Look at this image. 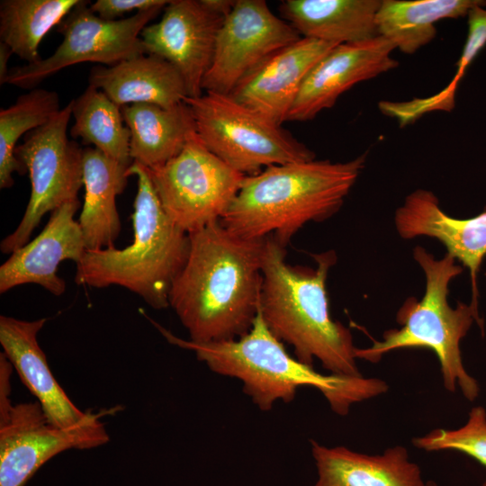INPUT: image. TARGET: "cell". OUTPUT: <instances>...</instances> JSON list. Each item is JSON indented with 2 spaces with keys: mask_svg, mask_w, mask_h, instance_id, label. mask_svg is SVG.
<instances>
[{
  "mask_svg": "<svg viewBox=\"0 0 486 486\" xmlns=\"http://www.w3.org/2000/svg\"><path fill=\"white\" fill-rule=\"evenodd\" d=\"M395 227L403 238L419 236L440 241L449 255L470 270L473 290L472 304H476V275L486 256V211L468 219L447 215L438 198L430 191L410 193L394 216Z\"/></svg>",
  "mask_w": 486,
  "mask_h": 486,
  "instance_id": "cell-18",
  "label": "cell"
},
{
  "mask_svg": "<svg viewBox=\"0 0 486 486\" xmlns=\"http://www.w3.org/2000/svg\"><path fill=\"white\" fill-rule=\"evenodd\" d=\"M166 0H97L89 5L90 9L99 17L116 21L130 12L146 11L158 7H166Z\"/></svg>",
  "mask_w": 486,
  "mask_h": 486,
  "instance_id": "cell-30",
  "label": "cell"
},
{
  "mask_svg": "<svg viewBox=\"0 0 486 486\" xmlns=\"http://www.w3.org/2000/svg\"><path fill=\"white\" fill-rule=\"evenodd\" d=\"M205 147L232 169L252 176L266 167L308 161L315 154L262 114L230 95L205 92L184 100Z\"/></svg>",
  "mask_w": 486,
  "mask_h": 486,
  "instance_id": "cell-7",
  "label": "cell"
},
{
  "mask_svg": "<svg viewBox=\"0 0 486 486\" xmlns=\"http://www.w3.org/2000/svg\"><path fill=\"white\" fill-rule=\"evenodd\" d=\"M13 365L0 354V486H23L53 456L106 444L105 429L68 430L51 424L40 403H12Z\"/></svg>",
  "mask_w": 486,
  "mask_h": 486,
  "instance_id": "cell-11",
  "label": "cell"
},
{
  "mask_svg": "<svg viewBox=\"0 0 486 486\" xmlns=\"http://www.w3.org/2000/svg\"><path fill=\"white\" fill-rule=\"evenodd\" d=\"M72 101L45 124L29 131L14 150L31 182V194L17 228L0 244L4 254L26 245L47 212L76 200L83 186V149L68 140Z\"/></svg>",
  "mask_w": 486,
  "mask_h": 486,
  "instance_id": "cell-8",
  "label": "cell"
},
{
  "mask_svg": "<svg viewBox=\"0 0 486 486\" xmlns=\"http://www.w3.org/2000/svg\"><path fill=\"white\" fill-rule=\"evenodd\" d=\"M60 110L55 91L33 88L20 95L14 104L0 110V188L14 184L13 174L26 173L16 158L18 140L29 131L45 124Z\"/></svg>",
  "mask_w": 486,
  "mask_h": 486,
  "instance_id": "cell-27",
  "label": "cell"
},
{
  "mask_svg": "<svg viewBox=\"0 0 486 486\" xmlns=\"http://www.w3.org/2000/svg\"><path fill=\"white\" fill-rule=\"evenodd\" d=\"M426 277V290L420 301L410 297L399 310L396 320L399 329L384 332L382 341H374L367 348H356V358L376 363L388 352L406 347H427L436 355L445 388L453 392L456 386L469 400L479 394L477 381L463 364L460 343L476 320L481 325L477 307L458 302L455 308L448 303L450 282L463 268L446 253L436 259L424 248L413 250Z\"/></svg>",
  "mask_w": 486,
  "mask_h": 486,
  "instance_id": "cell-6",
  "label": "cell"
},
{
  "mask_svg": "<svg viewBox=\"0 0 486 486\" xmlns=\"http://www.w3.org/2000/svg\"><path fill=\"white\" fill-rule=\"evenodd\" d=\"M366 161L311 159L272 166L245 176L220 223L248 239L272 238L286 247L310 221H321L343 205Z\"/></svg>",
  "mask_w": 486,
  "mask_h": 486,
  "instance_id": "cell-3",
  "label": "cell"
},
{
  "mask_svg": "<svg viewBox=\"0 0 486 486\" xmlns=\"http://www.w3.org/2000/svg\"><path fill=\"white\" fill-rule=\"evenodd\" d=\"M335 46L302 37L266 59L229 95L280 126L310 71Z\"/></svg>",
  "mask_w": 486,
  "mask_h": 486,
  "instance_id": "cell-17",
  "label": "cell"
},
{
  "mask_svg": "<svg viewBox=\"0 0 486 486\" xmlns=\"http://www.w3.org/2000/svg\"><path fill=\"white\" fill-rule=\"evenodd\" d=\"M302 36L276 16L264 0H236L217 35L202 89L230 94L271 56Z\"/></svg>",
  "mask_w": 486,
  "mask_h": 486,
  "instance_id": "cell-12",
  "label": "cell"
},
{
  "mask_svg": "<svg viewBox=\"0 0 486 486\" xmlns=\"http://www.w3.org/2000/svg\"><path fill=\"white\" fill-rule=\"evenodd\" d=\"M79 207L76 199L52 211L42 231L1 265V293L24 284L40 285L56 296L64 293L66 283L57 274L58 265L64 260L78 264L86 252L79 223L74 218Z\"/></svg>",
  "mask_w": 486,
  "mask_h": 486,
  "instance_id": "cell-16",
  "label": "cell"
},
{
  "mask_svg": "<svg viewBox=\"0 0 486 486\" xmlns=\"http://www.w3.org/2000/svg\"><path fill=\"white\" fill-rule=\"evenodd\" d=\"M317 267L292 266L285 248L266 238L258 311L269 331L293 347L301 362L318 359L330 374L363 376L350 330L331 318L326 282L335 251L315 255Z\"/></svg>",
  "mask_w": 486,
  "mask_h": 486,
  "instance_id": "cell-2",
  "label": "cell"
},
{
  "mask_svg": "<svg viewBox=\"0 0 486 486\" xmlns=\"http://www.w3.org/2000/svg\"><path fill=\"white\" fill-rule=\"evenodd\" d=\"M482 0H382L376 23L380 36L395 49L413 54L432 41L436 23L467 16Z\"/></svg>",
  "mask_w": 486,
  "mask_h": 486,
  "instance_id": "cell-24",
  "label": "cell"
},
{
  "mask_svg": "<svg viewBox=\"0 0 486 486\" xmlns=\"http://www.w3.org/2000/svg\"><path fill=\"white\" fill-rule=\"evenodd\" d=\"M413 445L426 451L455 450L473 457L486 467V410L472 409L466 423L458 429L437 428L413 439Z\"/></svg>",
  "mask_w": 486,
  "mask_h": 486,
  "instance_id": "cell-29",
  "label": "cell"
},
{
  "mask_svg": "<svg viewBox=\"0 0 486 486\" xmlns=\"http://www.w3.org/2000/svg\"><path fill=\"white\" fill-rule=\"evenodd\" d=\"M88 81L120 107L151 104L171 108L187 97L179 71L166 59L150 54L114 66H95L90 70Z\"/></svg>",
  "mask_w": 486,
  "mask_h": 486,
  "instance_id": "cell-19",
  "label": "cell"
},
{
  "mask_svg": "<svg viewBox=\"0 0 486 486\" xmlns=\"http://www.w3.org/2000/svg\"><path fill=\"white\" fill-rule=\"evenodd\" d=\"M127 175L138 180L131 215L134 239L122 249L86 250L76 264L75 281L95 288L119 285L152 308L165 309L172 283L185 263L189 237L164 212L147 168L132 162Z\"/></svg>",
  "mask_w": 486,
  "mask_h": 486,
  "instance_id": "cell-5",
  "label": "cell"
},
{
  "mask_svg": "<svg viewBox=\"0 0 486 486\" xmlns=\"http://www.w3.org/2000/svg\"><path fill=\"white\" fill-rule=\"evenodd\" d=\"M129 166L95 148L83 149L85 199L78 223L86 250L114 247L121 231L115 199L127 185Z\"/></svg>",
  "mask_w": 486,
  "mask_h": 486,
  "instance_id": "cell-22",
  "label": "cell"
},
{
  "mask_svg": "<svg viewBox=\"0 0 486 486\" xmlns=\"http://www.w3.org/2000/svg\"><path fill=\"white\" fill-rule=\"evenodd\" d=\"M121 110L130 132L132 162L148 168L163 165L177 156L196 130L192 112L185 103L171 108L133 104Z\"/></svg>",
  "mask_w": 486,
  "mask_h": 486,
  "instance_id": "cell-23",
  "label": "cell"
},
{
  "mask_svg": "<svg viewBox=\"0 0 486 486\" xmlns=\"http://www.w3.org/2000/svg\"><path fill=\"white\" fill-rule=\"evenodd\" d=\"M14 54L11 48L5 43L0 41V84L3 85L8 76V61Z\"/></svg>",
  "mask_w": 486,
  "mask_h": 486,
  "instance_id": "cell-31",
  "label": "cell"
},
{
  "mask_svg": "<svg viewBox=\"0 0 486 486\" xmlns=\"http://www.w3.org/2000/svg\"><path fill=\"white\" fill-rule=\"evenodd\" d=\"M482 486H486V479H485L484 482L482 483Z\"/></svg>",
  "mask_w": 486,
  "mask_h": 486,
  "instance_id": "cell-33",
  "label": "cell"
},
{
  "mask_svg": "<svg viewBox=\"0 0 486 486\" xmlns=\"http://www.w3.org/2000/svg\"><path fill=\"white\" fill-rule=\"evenodd\" d=\"M147 319L168 343L193 351L212 372L239 380L243 392L263 411L272 410L277 400L291 402L298 388L311 386L323 394L334 412L345 416L352 405L388 390L382 380L325 375L292 357L284 343L269 331L259 311L252 328L244 336L210 343L181 338Z\"/></svg>",
  "mask_w": 486,
  "mask_h": 486,
  "instance_id": "cell-4",
  "label": "cell"
},
{
  "mask_svg": "<svg viewBox=\"0 0 486 486\" xmlns=\"http://www.w3.org/2000/svg\"><path fill=\"white\" fill-rule=\"evenodd\" d=\"M311 453L318 472L314 486H426L418 465L401 446L369 455L312 440Z\"/></svg>",
  "mask_w": 486,
  "mask_h": 486,
  "instance_id": "cell-20",
  "label": "cell"
},
{
  "mask_svg": "<svg viewBox=\"0 0 486 486\" xmlns=\"http://www.w3.org/2000/svg\"><path fill=\"white\" fill-rule=\"evenodd\" d=\"M393 44L382 36L339 44L321 58L305 78L287 121H309L331 108L355 85L398 66Z\"/></svg>",
  "mask_w": 486,
  "mask_h": 486,
  "instance_id": "cell-15",
  "label": "cell"
},
{
  "mask_svg": "<svg viewBox=\"0 0 486 486\" xmlns=\"http://www.w3.org/2000/svg\"><path fill=\"white\" fill-rule=\"evenodd\" d=\"M486 4L474 6L468 14V32L457 69L450 83L437 94L406 102L383 101L379 104L382 112L395 118L400 126L410 124L424 114L435 111L450 112L454 107L455 92L459 82L472 60L486 45Z\"/></svg>",
  "mask_w": 486,
  "mask_h": 486,
  "instance_id": "cell-28",
  "label": "cell"
},
{
  "mask_svg": "<svg viewBox=\"0 0 486 486\" xmlns=\"http://www.w3.org/2000/svg\"><path fill=\"white\" fill-rule=\"evenodd\" d=\"M188 237V255L172 283L168 305L193 342L244 336L258 311L266 238L238 237L220 220Z\"/></svg>",
  "mask_w": 486,
  "mask_h": 486,
  "instance_id": "cell-1",
  "label": "cell"
},
{
  "mask_svg": "<svg viewBox=\"0 0 486 486\" xmlns=\"http://www.w3.org/2000/svg\"><path fill=\"white\" fill-rule=\"evenodd\" d=\"M382 0H284L280 13L303 38L335 45L379 36L376 17Z\"/></svg>",
  "mask_w": 486,
  "mask_h": 486,
  "instance_id": "cell-21",
  "label": "cell"
},
{
  "mask_svg": "<svg viewBox=\"0 0 486 486\" xmlns=\"http://www.w3.org/2000/svg\"><path fill=\"white\" fill-rule=\"evenodd\" d=\"M47 319L22 320L0 316V343L23 384L40 403L49 421L63 429L92 430L104 428L101 418L116 410L100 413L83 411L68 398L51 373L37 335Z\"/></svg>",
  "mask_w": 486,
  "mask_h": 486,
  "instance_id": "cell-14",
  "label": "cell"
},
{
  "mask_svg": "<svg viewBox=\"0 0 486 486\" xmlns=\"http://www.w3.org/2000/svg\"><path fill=\"white\" fill-rule=\"evenodd\" d=\"M225 15L204 0H171L162 18L140 33L146 54L171 63L185 84L187 97L201 96Z\"/></svg>",
  "mask_w": 486,
  "mask_h": 486,
  "instance_id": "cell-13",
  "label": "cell"
},
{
  "mask_svg": "<svg viewBox=\"0 0 486 486\" xmlns=\"http://www.w3.org/2000/svg\"><path fill=\"white\" fill-rule=\"evenodd\" d=\"M80 0H1L0 39L26 64L41 58L40 44Z\"/></svg>",
  "mask_w": 486,
  "mask_h": 486,
  "instance_id": "cell-26",
  "label": "cell"
},
{
  "mask_svg": "<svg viewBox=\"0 0 486 486\" xmlns=\"http://www.w3.org/2000/svg\"><path fill=\"white\" fill-rule=\"evenodd\" d=\"M73 138H80L107 157L130 166V132L121 107L103 91L89 86L77 98L72 99Z\"/></svg>",
  "mask_w": 486,
  "mask_h": 486,
  "instance_id": "cell-25",
  "label": "cell"
},
{
  "mask_svg": "<svg viewBox=\"0 0 486 486\" xmlns=\"http://www.w3.org/2000/svg\"><path fill=\"white\" fill-rule=\"evenodd\" d=\"M426 486H437V485L436 484L435 482L428 481V482H426Z\"/></svg>",
  "mask_w": 486,
  "mask_h": 486,
  "instance_id": "cell-32",
  "label": "cell"
},
{
  "mask_svg": "<svg viewBox=\"0 0 486 486\" xmlns=\"http://www.w3.org/2000/svg\"><path fill=\"white\" fill-rule=\"evenodd\" d=\"M146 168L164 212L187 234L220 220L245 177L211 152L196 130L177 156Z\"/></svg>",
  "mask_w": 486,
  "mask_h": 486,
  "instance_id": "cell-9",
  "label": "cell"
},
{
  "mask_svg": "<svg viewBox=\"0 0 486 486\" xmlns=\"http://www.w3.org/2000/svg\"><path fill=\"white\" fill-rule=\"evenodd\" d=\"M88 3L80 0L58 23L57 32L63 40L50 57L11 68L4 84L32 90L72 65L96 62L110 67L146 54L140 33L162 7L108 21L95 14Z\"/></svg>",
  "mask_w": 486,
  "mask_h": 486,
  "instance_id": "cell-10",
  "label": "cell"
}]
</instances>
